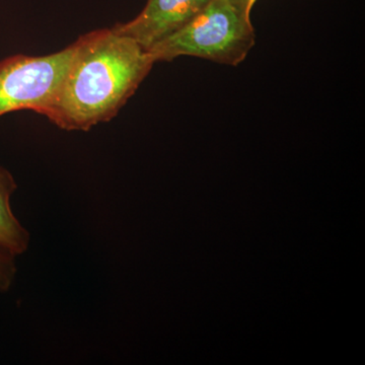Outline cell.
I'll use <instances>...</instances> for the list:
<instances>
[{
	"mask_svg": "<svg viewBox=\"0 0 365 365\" xmlns=\"http://www.w3.org/2000/svg\"><path fill=\"white\" fill-rule=\"evenodd\" d=\"M73 44L71 66L44 116L63 130L88 131L116 116L155 62L114 26L81 36Z\"/></svg>",
	"mask_w": 365,
	"mask_h": 365,
	"instance_id": "obj_1",
	"label": "cell"
},
{
	"mask_svg": "<svg viewBox=\"0 0 365 365\" xmlns=\"http://www.w3.org/2000/svg\"><path fill=\"white\" fill-rule=\"evenodd\" d=\"M16 274L14 257L0 251V292H7L11 288Z\"/></svg>",
	"mask_w": 365,
	"mask_h": 365,
	"instance_id": "obj_6",
	"label": "cell"
},
{
	"mask_svg": "<svg viewBox=\"0 0 365 365\" xmlns=\"http://www.w3.org/2000/svg\"><path fill=\"white\" fill-rule=\"evenodd\" d=\"M72 43L46 56L14 55L0 61V117L30 110L44 116L73 57Z\"/></svg>",
	"mask_w": 365,
	"mask_h": 365,
	"instance_id": "obj_3",
	"label": "cell"
},
{
	"mask_svg": "<svg viewBox=\"0 0 365 365\" xmlns=\"http://www.w3.org/2000/svg\"><path fill=\"white\" fill-rule=\"evenodd\" d=\"M212 0H148L133 20L114 26L150 50L153 46L176 33L193 20Z\"/></svg>",
	"mask_w": 365,
	"mask_h": 365,
	"instance_id": "obj_4",
	"label": "cell"
},
{
	"mask_svg": "<svg viewBox=\"0 0 365 365\" xmlns=\"http://www.w3.org/2000/svg\"><path fill=\"white\" fill-rule=\"evenodd\" d=\"M16 189L13 175L0 165V251L13 257L25 253L30 244V234L11 210V197Z\"/></svg>",
	"mask_w": 365,
	"mask_h": 365,
	"instance_id": "obj_5",
	"label": "cell"
},
{
	"mask_svg": "<svg viewBox=\"0 0 365 365\" xmlns=\"http://www.w3.org/2000/svg\"><path fill=\"white\" fill-rule=\"evenodd\" d=\"M255 43L251 14L230 0H212L193 20L148 52L155 62L192 56L237 66L247 58Z\"/></svg>",
	"mask_w": 365,
	"mask_h": 365,
	"instance_id": "obj_2",
	"label": "cell"
},
{
	"mask_svg": "<svg viewBox=\"0 0 365 365\" xmlns=\"http://www.w3.org/2000/svg\"><path fill=\"white\" fill-rule=\"evenodd\" d=\"M235 6L241 9L242 11H246L251 14L252 9H253L254 4H256L257 0H230Z\"/></svg>",
	"mask_w": 365,
	"mask_h": 365,
	"instance_id": "obj_7",
	"label": "cell"
}]
</instances>
